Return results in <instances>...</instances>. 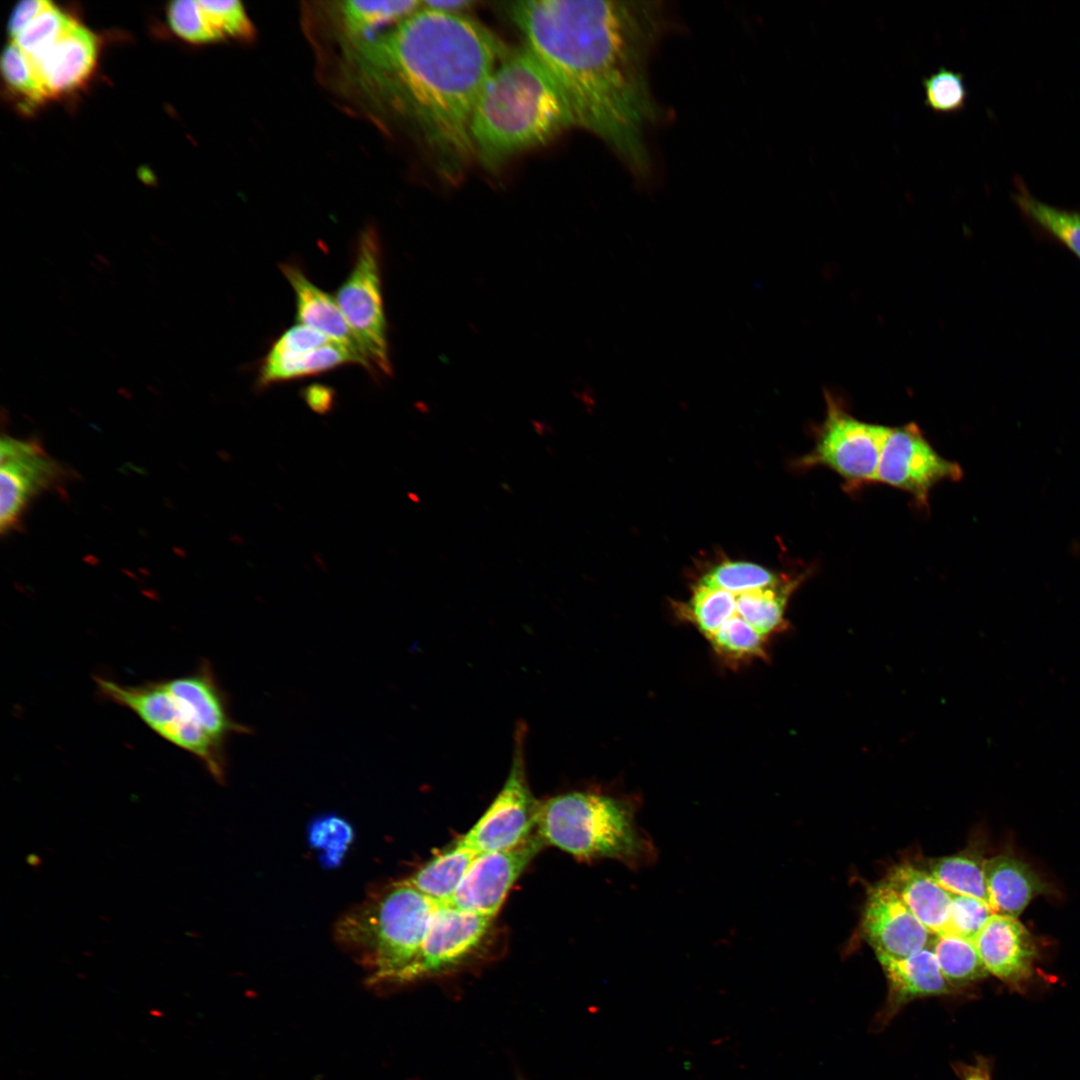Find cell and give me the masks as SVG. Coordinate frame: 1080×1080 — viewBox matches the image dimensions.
<instances>
[{
	"label": "cell",
	"mask_w": 1080,
	"mask_h": 1080,
	"mask_svg": "<svg viewBox=\"0 0 1080 1080\" xmlns=\"http://www.w3.org/2000/svg\"><path fill=\"white\" fill-rule=\"evenodd\" d=\"M525 45L551 74L576 127L604 141L649 181V133L663 120L649 79L652 55L675 25L660 1L533 0L508 4Z\"/></svg>",
	"instance_id": "cell-1"
},
{
	"label": "cell",
	"mask_w": 1080,
	"mask_h": 1080,
	"mask_svg": "<svg viewBox=\"0 0 1080 1080\" xmlns=\"http://www.w3.org/2000/svg\"><path fill=\"white\" fill-rule=\"evenodd\" d=\"M507 51L477 20L422 2L391 31L359 45L362 63L447 179L457 178L474 157L473 111Z\"/></svg>",
	"instance_id": "cell-2"
},
{
	"label": "cell",
	"mask_w": 1080,
	"mask_h": 1080,
	"mask_svg": "<svg viewBox=\"0 0 1080 1080\" xmlns=\"http://www.w3.org/2000/svg\"><path fill=\"white\" fill-rule=\"evenodd\" d=\"M575 126L557 83L526 46L508 49L473 111V154L488 169Z\"/></svg>",
	"instance_id": "cell-3"
},
{
	"label": "cell",
	"mask_w": 1080,
	"mask_h": 1080,
	"mask_svg": "<svg viewBox=\"0 0 1080 1080\" xmlns=\"http://www.w3.org/2000/svg\"><path fill=\"white\" fill-rule=\"evenodd\" d=\"M100 696L133 712L161 738L198 759L223 784L226 746L233 734L249 733L230 713L228 696L208 662L173 678L123 685L95 677Z\"/></svg>",
	"instance_id": "cell-4"
},
{
	"label": "cell",
	"mask_w": 1080,
	"mask_h": 1080,
	"mask_svg": "<svg viewBox=\"0 0 1080 1080\" xmlns=\"http://www.w3.org/2000/svg\"><path fill=\"white\" fill-rule=\"evenodd\" d=\"M637 811L634 799L572 791L540 803L535 831L545 845L576 858L612 859L638 870L654 864L658 853Z\"/></svg>",
	"instance_id": "cell-5"
},
{
	"label": "cell",
	"mask_w": 1080,
	"mask_h": 1080,
	"mask_svg": "<svg viewBox=\"0 0 1080 1080\" xmlns=\"http://www.w3.org/2000/svg\"><path fill=\"white\" fill-rule=\"evenodd\" d=\"M439 905L401 880L346 914L336 935L367 967L370 984H403Z\"/></svg>",
	"instance_id": "cell-6"
},
{
	"label": "cell",
	"mask_w": 1080,
	"mask_h": 1080,
	"mask_svg": "<svg viewBox=\"0 0 1080 1080\" xmlns=\"http://www.w3.org/2000/svg\"><path fill=\"white\" fill-rule=\"evenodd\" d=\"M888 430L887 426L856 419L826 393V414L815 431V446L797 465L828 467L844 479L848 490L875 482Z\"/></svg>",
	"instance_id": "cell-7"
},
{
	"label": "cell",
	"mask_w": 1080,
	"mask_h": 1080,
	"mask_svg": "<svg viewBox=\"0 0 1080 1080\" xmlns=\"http://www.w3.org/2000/svg\"><path fill=\"white\" fill-rule=\"evenodd\" d=\"M335 299L373 369L390 375L380 244L373 229L361 233L353 267Z\"/></svg>",
	"instance_id": "cell-8"
},
{
	"label": "cell",
	"mask_w": 1080,
	"mask_h": 1080,
	"mask_svg": "<svg viewBox=\"0 0 1080 1080\" xmlns=\"http://www.w3.org/2000/svg\"><path fill=\"white\" fill-rule=\"evenodd\" d=\"M526 736V724L518 721L507 778L486 811L460 838L477 854L513 848L535 832L540 802L534 798L528 782Z\"/></svg>",
	"instance_id": "cell-9"
},
{
	"label": "cell",
	"mask_w": 1080,
	"mask_h": 1080,
	"mask_svg": "<svg viewBox=\"0 0 1080 1080\" xmlns=\"http://www.w3.org/2000/svg\"><path fill=\"white\" fill-rule=\"evenodd\" d=\"M961 477L960 465L939 455L917 424L889 427L875 482L909 493L919 508L927 509L930 490L936 484Z\"/></svg>",
	"instance_id": "cell-10"
},
{
	"label": "cell",
	"mask_w": 1080,
	"mask_h": 1080,
	"mask_svg": "<svg viewBox=\"0 0 1080 1080\" xmlns=\"http://www.w3.org/2000/svg\"><path fill=\"white\" fill-rule=\"evenodd\" d=\"M492 921L493 918L451 904H440L403 984L438 976L463 965L480 949Z\"/></svg>",
	"instance_id": "cell-11"
},
{
	"label": "cell",
	"mask_w": 1080,
	"mask_h": 1080,
	"mask_svg": "<svg viewBox=\"0 0 1080 1080\" xmlns=\"http://www.w3.org/2000/svg\"><path fill=\"white\" fill-rule=\"evenodd\" d=\"M544 846L535 831L513 848L477 854L448 904L494 919L509 890Z\"/></svg>",
	"instance_id": "cell-12"
},
{
	"label": "cell",
	"mask_w": 1080,
	"mask_h": 1080,
	"mask_svg": "<svg viewBox=\"0 0 1080 1080\" xmlns=\"http://www.w3.org/2000/svg\"><path fill=\"white\" fill-rule=\"evenodd\" d=\"M0 528L15 529L29 503L59 479L62 469L40 444L3 437L0 443Z\"/></svg>",
	"instance_id": "cell-13"
},
{
	"label": "cell",
	"mask_w": 1080,
	"mask_h": 1080,
	"mask_svg": "<svg viewBox=\"0 0 1080 1080\" xmlns=\"http://www.w3.org/2000/svg\"><path fill=\"white\" fill-rule=\"evenodd\" d=\"M861 929L877 958L909 957L930 947L934 937L883 880L868 890Z\"/></svg>",
	"instance_id": "cell-14"
},
{
	"label": "cell",
	"mask_w": 1080,
	"mask_h": 1080,
	"mask_svg": "<svg viewBox=\"0 0 1080 1080\" xmlns=\"http://www.w3.org/2000/svg\"><path fill=\"white\" fill-rule=\"evenodd\" d=\"M973 942L988 973L998 979L1019 986L1032 976L1038 951L1017 918L994 913Z\"/></svg>",
	"instance_id": "cell-15"
},
{
	"label": "cell",
	"mask_w": 1080,
	"mask_h": 1080,
	"mask_svg": "<svg viewBox=\"0 0 1080 1080\" xmlns=\"http://www.w3.org/2000/svg\"><path fill=\"white\" fill-rule=\"evenodd\" d=\"M97 56L95 36L75 23L35 62H31L46 97L72 90L91 74Z\"/></svg>",
	"instance_id": "cell-16"
},
{
	"label": "cell",
	"mask_w": 1080,
	"mask_h": 1080,
	"mask_svg": "<svg viewBox=\"0 0 1080 1080\" xmlns=\"http://www.w3.org/2000/svg\"><path fill=\"white\" fill-rule=\"evenodd\" d=\"M280 270L294 291L298 323L311 327L325 334L331 340L347 347L372 373L374 369L366 358L336 299L313 284L297 265L281 264Z\"/></svg>",
	"instance_id": "cell-17"
},
{
	"label": "cell",
	"mask_w": 1080,
	"mask_h": 1080,
	"mask_svg": "<svg viewBox=\"0 0 1080 1080\" xmlns=\"http://www.w3.org/2000/svg\"><path fill=\"white\" fill-rule=\"evenodd\" d=\"M887 979L888 997L884 1017L893 1016L908 1002L952 991L941 973L931 947L903 959L877 958Z\"/></svg>",
	"instance_id": "cell-18"
},
{
	"label": "cell",
	"mask_w": 1080,
	"mask_h": 1080,
	"mask_svg": "<svg viewBox=\"0 0 1080 1080\" xmlns=\"http://www.w3.org/2000/svg\"><path fill=\"white\" fill-rule=\"evenodd\" d=\"M883 881L899 895L932 935L947 932L951 893L926 870L908 862L899 863L889 869Z\"/></svg>",
	"instance_id": "cell-19"
},
{
	"label": "cell",
	"mask_w": 1080,
	"mask_h": 1080,
	"mask_svg": "<svg viewBox=\"0 0 1080 1080\" xmlns=\"http://www.w3.org/2000/svg\"><path fill=\"white\" fill-rule=\"evenodd\" d=\"M985 877L994 912L1014 918L1036 896L1049 892L1048 885L1027 863L1009 853L986 859Z\"/></svg>",
	"instance_id": "cell-20"
},
{
	"label": "cell",
	"mask_w": 1080,
	"mask_h": 1080,
	"mask_svg": "<svg viewBox=\"0 0 1080 1080\" xmlns=\"http://www.w3.org/2000/svg\"><path fill=\"white\" fill-rule=\"evenodd\" d=\"M349 363L365 368L353 352L335 341L301 352L276 353L269 350L260 367L257 384L264 388L274 383L323 373Z\"/></svg>",
	"instance_id": "cell-21"
},
{
	"label": "cell",
	"mask_w": 1080,
	"mask_h": 1080,
	"mask_svg": "<svg viewBox=\"0 0 1080 1080\" xmlns=\"http://www.w3.org/2000/svg\"><path fill=\"white\" fill-rule=\"evenodd\" d=\"M477 853L459 838L406 880L439 904H448Z\"/></svg>",
	"instance_id": "cell-22"
},
{
	"label": "cell",
	"mask_w": 1080,
	"mask_h": 1080,
	"mask_svg": "<svg viewBox=\"0 0 1080 1080\" xmlns=\"http://www.w3.org/2000/svg\"><path fill=\"white\" fill-rule=\"evenodd\" d=\"M1012 198L1033 226L1062 243L1080 260V211L1052 206L1031 194L1023 180L1014 179Z\"/></svg>",
	"instance_id": "cell-23"
},
{
	"label": "cell",
	"mask_w": 1080,
	"mask_h": 1080,
	"mask_svg": "<svg viewBox=\"0 0 1080 1080\" xmlns=\"http://www.w3.org/2000/svg\"><path fill=\"white\" fill-rule=\"evenodd\" d=\"M805 575L790 580L784 578L772 586L735 594L737 615L764 638L785 630L788 625L784 618L786 604Z\"/></svg>",
	"instance_id": "cell-24"
},
{
	"label": "cell",
	"mask_w": 1080,
	"mask_h": 1080,
	"mask_svg": "<svg viewBox=\"0 0 1080 1080\" xmlns=\"http://www.w3.org/2000/svg\"><path fill=\"white\" fill-rule=\"evenodd\" d=\"M985 861L975 849H966L957 854L927 859L923 869L947 891L972 896L990 905Z\"/></svg>",
	"instance_id": "cell-25"
},
{
	"label": "cell",
	"mask_w": 1080,
	"mask_h": 1080,
	"mask_svg": "<svg viewBox=\"0 0 1080 1080\" xmlns=\"http://www.w3.org/2000/svg\"><path fill=\"white\" fill-rule=\"evenodd\" d=\"M930 947L952 989L966 987L989 974L971 940L946 932L935 935Z\"/></svg>",
	"instance_id": "cell-26"
},
{
	"label": "cell",
	"mask_w": 1080,
	"mask_h": 1080,
	"mask_svg": "<svg viewBox=\"0 0 1080 1080\" xmlns=\"http://www.w3.org/2000/svg\"><path fill=\"white\" fill-rule=\"evenodd\" d=\"M683 610L708 639L726 620L737 614L736 595L700 581Z\"/></svg>",
	"instance_id": "cell-27"
},
{
	"label": "cell",
	"mask_w": 1080,
	"mask_h": 1080,
	"mask_svg": "<svg viewBox=\"0 0 1080 1080\" xmlns=\"http://www.w3.org/2000/svg\"><path fill=\"white\" fill-rule=\"evenodd\" d=\"M421 1H361L343 3L345 24L352 34L360 35L380 25L401 21L417 11Z\"/></svg>",
	"instance_id": "cell-28"
},
{
	"label": "cell",
	"mask_w": 1080,
	"mask_h": 1080,
	"mask_svg": "<svg viewBox=\"0 0 1080 1080\" xmlns=\"http://www.w3.org/2000/svg\"><path fill=\"white\" fill-rule=\"evenodd\" d=\"M75 20L51 4L33 19L14 39V43L35 62L67 32Z\"/></svg>",
	"instance_id": "cell-29"
},
{
	"label": "cell",
	"mask_w": 1080,
	"mask_h": 1080,
	"mask_svg": "<svg viewBox=\"0 0 1080 1080\" xmlns=\"http://www.w3.org/2000/svg\"><path fill=\"white\" fill-rule=\"evenodd\" d=\"M765 639L737 614L726 620L708 638L721 657L734 662L755 657L765 658Z\"/></svg>",
	"instance_id": "cell-30"
},
{
	"label": "cell",
	"mask_w": 1080,
	"mask_h": 1080,
	"mask_svg": "<svg viewBox=\"0 0 1080 1080\" xmlns=\"http://www.w3.org/2000/svg\"><path fill=\"white\" fill-rule=\"evenodd\" d=\"M700 581L733 594H741L775 585L781 578L758 564L727 560L710 569Z\"/></svg>",
	"instance_id": "cell-31"
},
{
	"label": "cell",
	"mask_w": 1080,
	"mask_h": 1080,
	"mask_svg": "<svg viewBox=\"0 0 1080 1080\" xmlns=\"http://www.w3.org/2000/svg\"><path fill=\"white\" fill-rule=\"evenodd\" d=\"M310 845L319 851L320 861L327 867L339 865L353 840L351 825L337 815L315 818L309 825Z\"/></svg>",
	"instance_id": "cell-32"
},
{
	"label": "cell",
	"mask_w": 1080,
	"mask_h": 1080,
	"mask_svg": "<svg viewBox=\"0 0 1080 1080\" xmlns=\"http://www.w3.org/2000/svg\"><path fill=\"white\" fill-rule=\"evenodd\" d=\"M924 103L932 111L952 114L962 111L967 102L968 91L964 75L941 66L922 79Z\"/></svg>",
	"instance_id": "cell-33"
},
{
	"label": "cell",
	"mask_w": 1080,
	"mask_h": 1080,
	"mask_svg": "<svg viewBox=\"0 0 1080 1080\" xmlns=\"http://www.w3.org/2000/svg\"><path fill=\"white\" fill-rule=\"evenodd\" d=\"M168 19L173 31L188 41L203 43L222 38L210 23L198 1L172 2L168 7Z\"/></svg>",
	"instance_id": "cell-34"
},
{
	"label": "cell",
	"mask_w": 1080,
	"mask_h": 1080,
	"mask_svg": "<svg viewBox=\"0 0 1080 1080\" xmlns=\"http://www.w3.org/2000/svg\"><path fill=\"white\" fill-rule=\"evenodd\" d=\"M994 913L992 907L981 899L951 893L947 932L974 941L977 934Z\"/></svg>",
	"instance_id": "cell-35"
},
{
	"label": "cell",
	"mask_w": 1080,
	"mask_h": 1080,
	"mask_svg": "<svg viewBox=\"0 0 1080 1080\" xmlns=\"http://www.w3.org/2000/svg\"><path fill=\"white\" fill-rule=\"evenodd\" d=\"M1 69L6 82L15 91L35 101L47 98L32 63L12 42L3 51Z\"/></svg>",
	"instance_id": "cell-36"
},
{
	"label": "cell",
	"mask_w": 1080,
	"mask_h": 1080,
	"mask_svg": "<svg viewBox=\"0 0 1080 1080\" xmlns=\"http://www.w3.org/2000/svg\"><path fill=\"white\" fill-rule=\"evenodd\" d=\"M212 26L221 35L248 37L252 34V25L241 2L237 0H200L198 1Z\"/></svg>",
	"instance_id": "cell-37"
},
{
	"label": "cell",
	"mask_w": 1080,
	"mask_h": 1080,
	"mask_svg": "<svg viewBox=\"0 0 1080 1080\" xmlns=\"http://www.w3.org/2000/svg\"><path fill=\"white\" fill-rule=\"evenodd\" d=\"M332 341L325 334L298 323L287 329L271 346L270 351L276 353L308 351Z\"/></svg>",
	"instance_id": "cell-38"
},
{
	"label": "cell",
	"mask_w": 1080,
	"mask_h": 1080,
	"mask_svg": "<svg viewBox=\"0 0 1080 1080\" xmlns=\"http://www.w3.org/2000/svg\"><path fill=\"white\" fill-rule=\"evenodd\" d=\"M52 3L46 0L21 1L11 13L8 21V32L14 39L33 19L43 12Z\"/></svg>",
	"instance_id": "cell-39"
},
{
	"label": "cell",
	"mask_w": 1080,
	"mask_h": 1080,
	"mask_svg": "<svg viewBox=\"0 0 1080 1080\" xmlns=\"http://www.w3.org/2000/svg\"><path fill=\"white\" fill-rule=\"evenodd\" d=\"M304 398L313 411L326 414L333 407L334 392L328 387L314 385L305 390Z\"/></svg>",
	"instance_id": "cell-40"
},
{
	"label": "cell",
	"mask_w": 1080,
	"mask_h": 1080,
	"mask_svg": "<svg viewBox=\"0 0 1080 1080\" xmlns=\"http://www.w3.org/2000/svg\"><path fill=\"white\" fill-rule=\"evenodd\" d=\"M473 1L468 0H430L422 2V5L427 8L450 12V13H462L473 5Z\"/></svg>",
	"instance_id": "cell-41"
},
{
	"label": "cell",
	"mask_w": 1080,
	"mask_h": 1080,
	"mask_svg": "<svg viewBox=\"0 0 1080 1080\" xmlns=\"http://www.w3.org/2000/svg\"><path fill=\"white\" fill-rule=\"evenodd\" d=\"M986 1073H987V1071H986V1070H984V1069H981V1068H975V1069H974L973 1071H971V1072H970V1073H969V1074L967 1075V1077L965 1078V1080H981V1079H982V1077H983V1076H984V1075H985Z\"/></svg>",
	"instance_id": "cell-42"
},
{
	"label": "cell",
	"mask_w": 1080,
	"mask_h": 1080,
	"mask_svg": "<svg viewBox=\"0 0 1080 1080\" xmlns=\"http://www.w3.org/2000/svg\"><path fill=\"white\" fill-rule=\"evenodd\" d=\"M95 258L99 262V264H101L102 266H105V267H111L112 266V263L110 262V260H108L105 256H103L101 254H96Z\"/></svg>",
	"instance_id": "cell-43"
},
{
	"label": "cell",
	"mask_w": 1080,
	"mask_h": 1080,
	"mask_svg": "<svg viewBox=\"0 0 1080 1080\" xmlns=\"http://www.w3.org/2000/svg\"><path fill=\"white\" fill-rule=\"evenodd\" d=\"M981 1080H990V1079H989V1075H988V1072H987V1073H986V1074H985V1075H984V1076L982 1077V1079H981Z\"/></svg>",
	"instance_id": "cell-44"
}]
</instances>
